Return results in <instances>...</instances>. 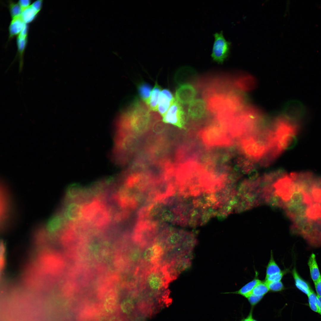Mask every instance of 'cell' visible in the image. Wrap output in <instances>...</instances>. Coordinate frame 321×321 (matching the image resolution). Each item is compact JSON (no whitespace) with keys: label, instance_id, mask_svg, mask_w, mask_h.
<instances>
[{"label":"cell","instance_id":"cell-5","mask_svg":"<svg viewBox=\"0 0 321 321\" xmlns=\"http://www.w3.org/2000/svg\"><path fill=\"white\" fill-rule=\"evenodd\" d=\"M214 36L211 56L214 61L221 63L228 56L230 43L225 39L222 32L215 33Z\"/></svg>","mask_w":321,"mask_h":321},{"label":"cell","instance_id":"cell-28","mask_svg":"<svg viewBox=\"0 0 321 321\" xmlns=\"http://www.w3.org/2000/svg\"><path fill=\"white\" fill-rule=\"evenodd\" d=\"M19 4L22 12L31 5V1L29 0H21L18 2Z\"/></svg>","mask_w":321,"mask_h":321},{"label":"cell","instance_id":"cell-26","mask_svg":"<svg viewBox=\"0 0 321 321\" xmlns=\"http://www.w3.org/2000/svg\"><path fill=\"white\" fill-rule=\"evenodd\" d=\"M288 270H285L281 272L271 276L265 277V282H268L272 281H281L284 276L287 273Z\"/></svg>","mask_w":321,"mask_h":321},{"label":"cell","instance_id":"cell-20","mask_svg":"<svg viewBox=\"0 0 321 321\" xmlns=\"http://www.w3.org/2000/svg\"><path fill=\"white\" fill-rule=\"evenodd\" d=\"M39 12L31 4L22 12L21 17L25 23L27 24L34 21Z\"/></svg>","mask_w":321,"mask_h":321},{"label":"cell","instance_id":"cell-16","mask_svg":"<svg viewBox=\"0 0 321 321\" xmlns=\"http://www.w3.org/2000/svg\"><path fill=\"white\" fill-rule=\"evenodd\" d=\"M161 89L160 86L157 82H156L152 91L149 101L146 104L150 109L152 111L156 112L158 111L159 94Z\"/></svg>","mask_w":321,"mask_h":321},{"label":"cell","instance_id":"cell-23","mask_svg":"<svg viewBox=\"0 0 321 321\" xmlns=\"http://www.w3.org/2000/svg\"><path fill=\"white\" fill-rule=\"evenodd\" d=\"M269 290L266 282L261 281L255 286L252 293L257 296L263 297Z\"/></svg>","mask_w":321,"mask_h":321},{"label":"cell","instance_id":"cell-14","mask_svg":"<svg viewBox=\"0 0 321 321\" xmlns=\"http://www.w3.org/2000/svg\"><path fill=\"white\" fill-rule=\"evenodd\" d=\"M292 274L296 287L301 292L308 295L312 290L309 284L299 274L295 268L292 270Z\"/></svg>","mask_w":321,"mask_h":321},{"label":"cell","instance_id":"cell-25","mask_svg":"<svg viewBox=\"0 0 321 321\" xmlns=\"http://www.w3.org/2000/svg\"><path fill=\"white\" fill-rule=\"evenodd\" d=\"M266 283L267 285L269 290L273 292L281 291L284 289V285L281 281L270 282H266Z\"/></svg>","mask_w":321,"mask_h":321},{"label":"cell","instance_id":"cell-3","mask_svg":"<svg viewBox=\"0 0 321 321\" xmlns=\"http://www.w3.org/2000/svg\"><path fill=\"white\" fill-rule=\"evenodd\" d=\"M64 204L60 212L66 223L72 224L83 222L84 202L78 200L64 201Z\"/></svg>","mask_w":321,"mask_h":321},{"label":"cell","instance_id":"cell-11","mask_svg":"<svg viewBox=\"0 0 321 321\" xmlns=\"http://www.w3.org/2000/svg\"><path fill=\"white\" fill-rule=\"evenodd\" d=\"M175 99L169 89H164L161 91L158 102V111L162 117Z\"/></svg>","mask_w":321,"mask_h":321},{"label":"cell","instance_id":"cell-7","mask_svg":"<svg viewBox=\"0 0 321 321\" xmlns=\"http://www.w3.org/2000/svg\"><path fill=\"white\" fill-rule=\"evenodd\" d=\"M207 104L204 100L198 98L194 100L188 106V118L194 122H199L204 119L208 114Z\"/></svg>","mask_w":321,"mask_h":321},{"label":"cell","instance_id":"cell-17","mask_svg":"<svg viewBox=\"0 0 321 321\" xmlns=\"http://www.w3.org/2000/svg\"><path fill=\"white\" fill-rule=\"evenodd\" d=\"M308 265L311 278L314 283L321 278L316 256L314 254H312L310 256Z\"/></svg>","mask_w":321,"mask_h":321},{"label":"cell","instance_id":"cell-9","mask_svg":"<svg viewBox=\"0 0 321 321\" xmlns=\"http://www.w3.org/2000/svg\"><path fill=\"white\" fill-rule=\"evenodd\" d=\"M197 93L195 88L191 84H182L176 90L175 99L181 104L186 105L194 100Z\"/></svg>","mask_w":321,"mask_h":321},{"label":"cell","instance_id":"cell-31","mask_svg":"<svg viewBox=\"0 0 321 321\" xmlns=\"http://www.w3.org/2000/svg\"><path fill=\"white\" fill-rule=\"evenodd\" d=\"M318 305L319 308V310L320 311V314L321 315V297H319L318 296Z\"/></svg>","mask_w":321,"mask_h":321},{"label":"cell","instance_id":"cell-27","mask_svg":"<svg viewBox=\"0 0 321 321\" xmlns=\"http://www.w3.org/2000/svg\"><path fill=\"white\" fill-rule=\"evenodd\" d=\"M263 297L257 296L251 293L247 298L250 303L252 305H254L259 301Z\"/></svg>","mask_w":321,"mask_h":321},{"label":"cell","instance_id":"cell-29","mask_svg":"<svg viewBox=\"0 0 321 321\" xmlns=\"http://www.w3.org/2000/svg\"><path fill=\"white\" fill-rule=\"evenodd\" d=\"M314 283L317 296L321 297V278Z\"/></svg>","mask_w":321,"mask_h":321},{"label":"cell","instance_id":"cell-15","mask_svg":"<svg viewBox=\"0 0 321 321\" xmlns=\"http://www.w3.org/2000/svg\"><path fill=\"white\" fill-rule=\"evenodd\" d=\"M26 24L21 16L12 19L9 27V38L18 35Z\"/></svg>","mask_w":321,"mask_h":321},{"label":"cell","instance_id":"cell-4","mask_svg":"<svg viewBox=\"0 0 321 321\" xmlns=\"http://www.w3.org/2000/svg\"><path fill=\"white\" fill-rule=\"evenodd\" d=\"M187 118L182 106L175 98L169 109L163 117V120L165 123L182 128L185 126Z\"/></svg>","mask_w":321,"mask_h":321},{"label":"cell","instance_id":"cell-21","mask_svg":"<svg viewBox=\"0 0 321 321\" xmlns=\"http://www.w3.org/2000/svg\"><path fill=\"white\" fill-rule=\"evenodd\" d=\"M281 271L280 268L274 259L271 251L270 259L266 267V277L279 273Z\"/></svg>","mask_w":321,"mask_h":321},{"label":"cell","instance_id":"cell-24","mask_svg":"<svg viewBox=\"0 0 321 321\" xmlns=\"http://www.w3.org/2000/svg\"><path fill=\"white\" fill-rule=\"evenodd\" d=\"M9 7L12 19L21 16L22 10L18 3L10 2Z\"/></svg>","mask_w":321,"mask_h":321},{"label":"cell","instance_id":"cell-12","mask_svg":"<svg viewBox=\"0 0 321 321\" xmlns=\"http://www.w3.org/2000/svg\"><path fill=\"white\" fill-rule=\"evenodd\" d=\"M162 248L159 245L153 244L148 246L143 252L142 258L145 262L152 263L157 260L162 254Z\"/></svg>","mask_w":321,"mask_h":321},{"label":"cell","instance_id":"cell-10","mask_svg":"<svg viewBox=\"0 0 321 321\" xmlns=\"http://www.w3.org/2000/svg\"><path fill=\"white\" fill-rule=\"evenodd\" d=\"M233 83L236 89L244 92L253 89L257 85L254 78L247 74H241L233 78Z\"/></svg>","mask_w":321,"mask_h":321},{"label":"cell","instance_id":"cell-18","mask_svg":"<svg viewBox=\"0 0 321 321\" xmlns=\"http://www.w3.org/2000/svg\"><path fill=\"white\" fill-rule=\"evenodd\" d=\"M261 280L255 277L253 280L248 283L239 290L233 292H226L223 294H239L247 298L252 293V291L256 285Z\"/></svg>","mask_w":321,"mask_h":321},{"label":"cell","instance_id":"cell-6","mask_svg":"<svg viewBox=\"0 0 321 321\" xmlns=\"http://www.w3.org/2000/svg\"><path fill=\"white\" fill-rule=\"evenodd\" d=\"M166 273L160 268H155L147 274L145 279L146 286L149 290L157 292L162 290L166 285Z\"/></svg>","mask_w":321,"mask_h":321},{"label":"cell","instance_id":"cell-19","mask_svg":"<svg viewBox=\"0 0 321 321\" xmlns=\"http://www.w3.org/2000/svg\"><path fill=\"white\" fill-rule=\"evenodd\" d=\"M138 93L142 101L147 104L149 100L152 90L150 84L145 82H142L137 86Z\"/></svg>","mask_w":321,"mask_h":321},{"label":"cell","instance_id":"cell-2","mask_svg":"<svg viewBox=\"0 0 321 321\" xmlns=\"http://www.w3.org/2000/svg\"><path fill=\"white\" fill-rule=\"evenodd\" d=\"M199 134L207 148L230 147L234 144L233 139L220 125L213 124L206 126L200 130Z\"/></svg>","mask_w":321,"mask_h":321},{"label":"cell","instance_id":"cell-1","mask_svg":"<svg viewBox=\"0 0 321 321\" xmlns=\"http://www.w3.org/2000/svg\"><path fill=\"white\" fill-rule=\"evenodd\" d=\"M272 128L274 149L279 155L294 144L298 125L281 114L272 119Z\"/></svg>","mask_w":321,"mask_h":321},{"label":"cell","instance_id":"cell-22","mask_svg":"<svg viewBox=\"0 0 321 321\" xmlns=\"http://www.w3.org/2000/svg\"><path fill=\"white\" fill-rule=\"evenodd\" d=\"M309 306L313 311L320 314L317 295L312 290L308 295Z\"/></svg>","mask_w":321,"mask_h":321},{"label":"cell","instance_id":"cell-13","mask_svg":"<svg viewBox=\"0 0 321 321\" xmlns=\"http://www.w3.org/2000/svg\"><path fill=\"white\" fill-rule=\"evenodd\" d=\"M28 26L26 24L22 31L18 35L17 45L18 52L20 59V65L22 66L23 57L27 41Z\"/></svg>","mask_w":321,"mask_h":321},{"label":"cell","instance_id":"cell-8","mask_svg":"<svg viewBox=\"0 0 321 321\" xmlns=\"http://www.w3.org/2000/svg\"><path fill=\"white\" fill-rule=\"evenodd\" d=\"M306 112L305 107L301 102L293 100L286 104L281 114L289 119L297 122L304 116Z\"/></svg>","mask_w":321,"mask_h":321},{"label":"cell","instance_id":"cell-32","mask_svg":"<svg viewBox=\"0 0 321 321\" xmlns=\"http://www.w3.org/2000/svg\"><path fill=\"white\" fill-rule=\"evenodd\" d=\"M252 321H257V320H254V319H252Z\"/></svg>","mask_w":321,"mask_h":321},{"label":"cell","instance_id":"cell-30","mask_svg":"<svg viewBox=\"0 0 321 321\" xmlns=\"http://www.w3.org/2000/svg\"><path fill=\"white\" fill-rule=\"evenodd\" d=\"M252 313L251 312L248 316L242 321H252Z\"/></svg>","mask_w":321,"mask_h":321}]
</instances>
